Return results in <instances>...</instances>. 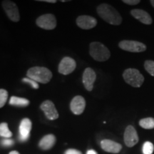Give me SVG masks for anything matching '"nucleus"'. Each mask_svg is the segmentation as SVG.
Here are the masks:
<instances>
[{"label": "nucleus", "instance_id": "1", "mask_svg": "<svg viewBox=\"0 0 154 154\" xmlns=\"http://www.w3.org/2000/svg\"><path fill=\"white\" fill-rule=\"evenodd\" d=\"M98 14L105 22L112 25H119L122 22V17L114 7L108 4H101L96 8Z\"/></svg>", "mask_w": 154, "mask_h": 154}, {"label": "nucleus", "instance_id": "2", "mask_svg": "<svg viewBox=\"0 0 154 154\" xmlns=\"http://www.w3.org/2000/svg\"><path fill=\"white\" fill-rule=\"evenodd\" d=\"M26 76L37 83L47 84L52 78V73L46 67L34 66L29 69L26 72Z\"/></svg>", "mask_w": 154, "mask_h": 154}, {"label": "nucleus", "instance_id": "3", "mask_svg": "<svg viewBox=\"0 0 154 154\" xmlns=\"http://www.w3.org/2000/svg\"><path fill=\"white\" fill-rule=\"evenodd\" d=\"M89 54L94 60L105 61L111 57L109 49L101 42H94L89 45Z\"/></svg>", "mask_w": 154, "mask_h": 154}, {"label": "nucleus", "instance_id": "4", "mask_svg": "<svg viewBox=\"0 0 154 154\" xmlns=\"http://www.w3.org/2000/svg\"><path fill=\"white\" fill-rule=\"evenodd\" d=\"M123 78L127 84L136 88L140 87L144 82L143 76L136 69H126L123 74Z\"/></svg>", "mask_w": 154, "mask_h": 154}, {"label": "nucleus", "instance_id": "5", "mask_svg": "<svg viewBox=\"0 0 154 154\" xmlns=\"http://www.w3.org/2000/svg\"><path fill=\"white\" fill-rule=\"evenodd\" d=\"M2 7L11 21L14 22H19L20 19V14L17 5L14 2L10 0H5L2 2Z\"/></svg>", "mask_w": 154, "mask_h": 154}, {"label": "nucleus", "instance_id": "6", "mask_svg": "<svg viewBox=\"0 0 154 154\" xmlns=\"http://www.w3.org/2000/svg\"><path fill=\"white\" fill-rule=\"evenodd\" d=\"M119 47L122 50L129 52H143L146 50V46L142 42L132 40H124L119 42Z\"/></svg>", "mask_w": 154, "mask_h": 154}, {"label": "nucleus", "instance_id": "7", "mask_svg": "<svg viewBox=\"0 0 154 154\" xmlns=\"http://www.w3.org/2000/svg\"><path fill=\"white\" fill-rule=\"evenodd\" d=\"M36 24L38 27L46 30H52L57 26V19L52 14H45L38 17Z\"/></svg>", "mask_w": 154, "mask_h": 154}, {"label": "nucleus", "instance_id": "8", "mask_svg": "<svg viewBox=\"0 0 154 154\" xmlns=\"http://www.w3.org/2000/svg\"><path fill=\"white\" fill-rule=\"evenodd\" d=\"M76 67V63L74 59H73L71 57H66L63 58L62 60L59 63L58 70L61 74L68 75L74 72Z\"/></svg>", "mask_w": 154, "mask_h": 154}, {"label": "nucleus", "instance_id": "9", "mask_svg": "<svg viewBox=\"0 0 154 154\" xmlns=\"http://www.w3.org/2000/svg\"><path fill=\"white\" fill-rule=\"evenodd\" d=\"M46 117L49 120H56L59 118V113L56 109L54 103L50 100H46L40 106Z\"/></svg>", "mask_w": 154, "mask_h": 154}, {"label": "nucleus", "instance_id": "10", "mask_svg": "<svg viewBox=\"0 0 154 154\" xmlns=\"http://www.w3.org/2000/svg\"><path fill=\"white\" fill-rule=\"evenodd\" d=\"M124 138L125 144L129 148L134 147L136 143H138V140H139L137 131L135 129L134 127L131 125L126 127L124 132Z\"/></svg>", "mask_w": 154, "mask_h": 154}, {"label": "nucleus", "instance_id": "11", "mask_svg": "<svg viewBox=\"0 0 154 154\" xmlns=\"http://www.w3.org/2000/svg\"><path fill=\"white\" fill-rule=\"evenodd\" d=\"M96 79V74L91 68H86L83 74V84L87 91H91Z\"/></svg>", "mask_w": 154, "mask_h": 154}, {"label": "nucleus", "instance_id": "12", "mask_svg": "<svg viewBox=\"0 0 154 154\" xmlns=\"http://www.w3.org/2000/svg\"><path fill=\"white\" fill-rule=\"evenodd\" d=\"M76 24L82 29H91L94 28L97 24V20L93 17L88 15H82L76 20Z\"/></svg>", "mask_w": 154, "mask_h": 154}, {"label": "nucleus", "instance_id": "13", "mask_svg": "<svg viewBox=\"0 0 154 154\" xmlns=\"http://www.w3.org/2000/svg\"><path fill=\"white\" fill-rule=\"evenodd\" d=\"M86 107V101L82 96H75L70 103V109L75 115H80L84 111Z\"/></svg>", "mask_w": 154, "mask_h": 154}, {"label": "nucleus", "instance_id": "14", "mask_svg": "<svg viewBox=\"0 0 154 154\" xmlns=\"http://www.w3.org/2000/svg\"><path fill=\"white\" fill-rule=\"evenodd\" d=\"M32 121L29 119H23L19 125V139L22 141H25L29 137L31 129H32Z\"/></svg>", "mask_w": 154, "mask_h": 154}, {"label": "nucleus", "instance_id": "15", "mask_svg": "<svg viewBox=\"0 0 154 154\" xmlns=\"http://www.w3.org/2000/svg\"><path fill=\"white\" fill-rule=\"evenodd\" d=\"M101 149L108 153H119L122 149V146L112 140L104 139L101 141Z\"/></svg>", "mask_w": 154, "mask_h": 154}, {"label": "nucleus", "instance_id": "16", "mask_svg": "<svg viewBox=\"0 0 154 154\" xmlns=\"http://www.w3.org/2000/svg\"><path fill=\"white\" fill-rule=\"evenodd\" d=\"M131 14L135 19H138L139 22L143 23L144 24L149 25L152 24V22H153L151 17L150 16L149 13L146 12V11L142 10V9H133V10L131 11Z\"/></svg>", "mask_w": 154, "mask_h": 154}, {"label": "nucleus", "instance_id": "17", "mask_svg": "<svg viewBox=\"0 0 154 154\" xmlns=\"http://www.w3.org/2000/svg\"><path fill=\"white\" fill-rule=\"evenodd\" d=\"M56 143V137L53 134H47L40 140L38 143L39 148L44 151L49 150Z\"/></svg>", "mask_w": 154, "mask_h": 154}, {"label": "nucleus", "instance_id": "18", "mask_svg": "<svg viewBox=\"0 0 154 154\" xmlns=\"http://www.w3.org/2000/svg\"><path fill=\"white\" fill-rule=\"evenodd\" d=\"M29 101L24 98L17 97V96H11L9 100V104L13 106L26 107L29 104Z\"/></svg>", "mask_w": 154, "mask_h": 154}, {"label": "nucleus", "instance_id": "19", "mask_svg": "<svg viewBox=\"0 0 154 154\" xmlns=\"http://www.w3.org/2000/svg\"><path fill=\"white\" fill-rule=\"evenodd\" d=\"M0 136L5 138H9L12 136V133L9 129L7 123L3 122L0 124Z\"/></svg>", "mask_w": 154, "mask_h": 154}, {"label": "nucleus", "instance_id": "20", "mask_svg": "<svg viewBox=\"0 0 154 154\" xmlns=\"http://www.w3.org/2000/svg\"><path fill=\"white\" fill-rule=\"evenodd\" d=\"M139 125L145 129H153L154 128V119L151 117L142 119L139 121Z\"/></svg>", "mask_w": 154, "mask_h": 154}, {"label": "nucleus", "instance_id": "21", "mask_svg": "<svg viewBox=\"0 0 154 154\" xmlns=\"http://www.w3.org/2000/svg\"><path fill=\"white\" fill-rule=\"evenodd\" d=\"M8 99V92L4 88H0V109L5 106Z\"/></svg>", "mask_w": 154, "mask_h": 154}, {"label": "nucleus", "instance_id": "22", "mask_svg": "<svg viewBox=\"0 0 154 154\" xmlns=\"http://www.w3.org/2000/svg\"><path fill=\"white\" fill-rule=\"evenodd\" d=\"M154 151V146L153 144L150 141H146L143 145V154H152Z\"/></svg>", "mask_w": 154, "mask_h": 154}, {"label": "nucleus", "instance_id": "23", "mask_svg": "<svg viewBox=\"0 0 154 154\" xmlns=\"http://www.w3.org/2000/svg\"><path fill=\"white\" fill-rule=\"evenodd\" d=\"M144 68L149 74L154 76V61L146 60L144 63Z\"/></svg>", "mask_w": 154, "mask_h": 154}, {"label": "nucleus", "instance_id": "24", "mask_svg": "<svg viewBox=\"0 0 154 154\" xmlns=\"http://www.w3.org/2000/svg\"><path fill=\"white\" fill-rule=\"evenodd\" d=\"M22 82L24 83H26V84H29V85L32 86V88H34V89H38V88H39L38 83L35 82V81L31 79L28 78V77H25V78L22 79Z\"/></svg>", "mask_w": 154, "mask_h": 154}, {"label": "nucleus", "instance_id": "25", "mask_svg": "<svg viewBox=\"0 0 154 154\" xmlns=\"http://www.w3.org/2000/svg\"><path fill=\"white\" fill-rule=\"evenodd\" d=\"M2 145L3 146H5V147H9V146H11L14 145V142L12 139H10V138H5V139L2 140L1 141Z\"/></svg>", "mask_w": 154, "mask_h": 154}, {"label": "nucleus", "instance_id": "26", "mask_svg": "<svg viewBox=\"0 0 154 154\" xmlns=\"http://www.w3.org/2000/svg\"><path fill=\"white\" fill-rule=\"evenodd\" d=\"M122 2L128 5H136L140 2V0H123Z\"/></svg>", "mask_w": 154, "mask_h": 154}, {"label": "nucleus", "instance_id": "27", "mask_svg": "<svg viewBox=\"0 0 154 154\" xmlns=\"http://www.w3.org/2000/svg\"><path fill=\"white\" fill-rule=\"evenodd\" d=\"M65 154H82V153L76 149H68L65 151Z\"/></svg>", "mask_w": 154, "mask_h": 154}, {"label": "nucleus", "instance_id": "28", "mask_svg": "<svg viewBox=\"0 0 154 154\" xmlns=\"http://www.w3.org/2000/svg\"><path fill=\"white\" fill-rule=\"evenodd\" d=\"M39 2H48V3H56L57 1L56 0H40Z\"/></svg>", "mask_w": 154, "mask_h": 154}, {"label": "nucleus", "instance_id": "29", "mask_svg": "<svg viewBox=\"0 0 154 154\" xmlns=\"http://www.w3.org/2000/svg\"><path fill=\"white\" fill-rule=\"evenodd\" d=\"M86 154H97V153L94 150H88Z\"/></svg>", "mask_w": 154, "mask_h": 154}, {"label": "nucleus", "instance_id": "30", "mask_svg": "<svg viewBox=\"0 0 154 154\" xmlns=\"http://www.w3.org/2000/svg\"><path fill=\"white\" fill-rule=\"evenodd\" d=\"M9 154H20V153H19V152L17 151H11Z\"/></svg>", "mask_w": 154, "mask_h": 154}, {"label": "nucleus", "instance_id": "31", "mask_svg": "<svg viewBox=\"0 0 154 154\" xmlns=\"http://www.w3.org/2000/svg\"><path fill=\"white\" fill-rule=\"evenodd\" d=\"M150 2H151V5L154 7V0H151V1H150Z\"/></svg>", "mask_w": 154, "mask_h": 154}]
</instances>
